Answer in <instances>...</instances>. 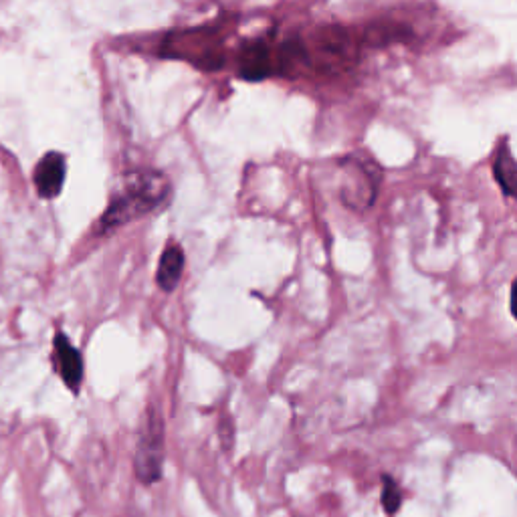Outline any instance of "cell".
<instances>
[{
    "instance_id": "7",
    "label": "cell",
    "mask_w": 517,
    "mask_h": 517,
    "mask_svg": "<svg viewBox=\"0 0 517 517\" xmlns=\"http://www.w3.org/2000/svg\"><path fill=\"white\" fill-rule=\"evenodd\" d=\"M184 251L178 243H168L162 257H160V265L156 271V283L162 291L170 293L178 287L182 275H184Z\"/></svg>"
},
{
    "instance_id": "10",
    "label": "cell",
    "mask_w": 517,
    "mask_h": 517,
    "mask_svg": "<svg viewBox=\"0 0 517 517\" xmlns=\"http://www.w3.org/2000/svg\"><path fill=\"white\" fill-rule=\"evenodd\" d=\"M509 305H511V314H513V318L517 320V277L513 279V283H511V301H509Z\"/></svg>"
},
{
    "instance_id": "3",
    "label": "cell",
    "mask_w": 517,
    "mask_h": 517,
    "mask_svg": "<svg viewBox=\"0 0 517 517\" xmlns=\"http://www.w3.org/2000/svg\"><path fill=\"white\" fill-rule=\"evenodd\" d=\"M312 49L328 69L348 65L354 55L352 35L342 27H324L312 37Z\"/></svg>"
},
{
    "instance_id": "8",
    "label": "cell",
    "mask_w": 517,
    "mask_h": 517,
    "mask_svg": "<svg viewBox=\"0 0 517 517\" xmlns=\"http://www.w3.org/2000/svg\"><path fill=\"white\" fill-rule=\"evenodd\" d=\"M493 176L505 196L517 198V162L507 146H499L493 160Z\"/></svg>"
},
{
    "instance_id": "5",
    "label": "cell",
    "mask_w": 517,
    "mask_h": 517,
    "mask_svg": "<svg viewBox=\"0 0 517 517\" xmlns=\"http://www.w3.org/2000/svg\"><path fill=\"white\" fill-rule=\"evenodd\" d=\"M67 176L65 158L59 152L45 154L35 168V188L41 198H55L63 190Z\"/></svg>"
},
{
    "instance_id": "2",
    "label": "cell",
    "mask_w": 517,
    "mask_h": 517,
    "mask_svg": "<svg viewBox=\"0 0 517 517\" xmlns=\"http://www.w3.org/2000/svg\"><path fill=\"white\" fill-rule=\"evenodd\" d=\"M136 477L144 485H154L162 479L164 469V421L158 408L150 406L144 415L142 429L138 435L136 457H134Z\"/></svg>"
},
{
    "instance_id": "4",
    "label": "cell",
    "mask_w": 517,
    "mask_h": 517,
    "mask_svg": "<svg viewBox=\"0 0 517 517\" xmlns=\"http://www.w3.org/2000/svg\"><path fill=\"white\" fill-rule=\"evenodd\" d=\"M53 366L65 386L77 392L83 382V358L79 350L69 342V338L61 332H57L53 338Z\"/></svg>"
},
{
    "instance_id": "9",
    "label": "cell",
    "mask_w": 517,
    "mask_h": 517,
    "mask_svg": "<svg viewBox=\"0 0 517 517\" xmlns=\"http://www.w3.org/2000/svg\"><path fill=\"white\" fill-rule=\"evenodd\" d=\"M382 505L386 513H396L402 505V493L400 487L394 483L392 477H384V487H382Z\"/></svg>"
},
{
    "instance_id": "1",
    "label": "cell",
    "mask_w": 517,
    "mask_h": 517,
    "mask_svg": "<svg viewBox=\"0 0 517 517\" xmlns=\"http://www.w3.org/2000/svg\"><path fill=\"white\" fill-rule=\"evenodd\" d=\"M168 194L170 182L158 172L140 170L126 176L120 192L112 198L106 213L101 215L97 233L108 235L136 219L150 215L168 198Z\"/></svg>"
},
{
    "instance_id": "6",
    "label": "cell",
    "mask_w": 517,
    "mask_h": 517,
    "mask_svg": "<svg viewBox=\"0 0 517 517\" xmlns=\"http://www.w3.org/2000/svg\"><path fill=\"white\" fill-rule=\"evenodd\" d=\"M239 69L245 79L259 81L277 69V59L265 43H251L239 57Z\"/></svg>"
}]
</instances>
